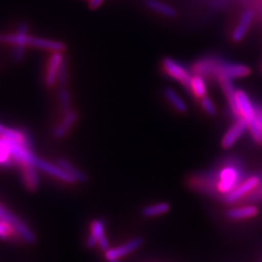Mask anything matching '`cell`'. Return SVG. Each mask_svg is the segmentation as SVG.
I'll use <instances>...</instances> for the list:
<instances>
[{
  "label": "cell",
  "mask_w": 262,
  "mask_h": 262,
  "mask_svg": "<svg viewBox=\"0 0 262 262\" xmlns=\"http://www.w3.org/2000/svg\"><path fill=\"white\" fill-rule=\"evenodd\" d=\"M246 178L242 162L239 159H228L219 168L197 175L191 183L198 189L215 192L223 198L234 190Z\"/></svg>",
  "instance_id": "6da1fadb"
},
{
  "label": "cell",
  "mask_w": 262,
  "mask_h": 262,
  "mask_svg": "<svg viewBox=\"0 0 262 262\" xmlns=\"http://www.w3.org/2000/svg\"><path fill=\"white\" fill-rule=\"evenodd\" d=\"M226 98L236 119H243L248 125L256 120V104L253 103L252 99L244 91L237 90L233 95Z\"/></svg>",
  "instance_id": "7a4b0ae2"
},
{
  "label": "cell",
  "mask_w": 262,
  "mask_h": 262,
  "mask_svg": "<svg viewBox=\"0 0 262 262\" xmlns=\"http://www.w3.org/2000/svg\"><path fill=\"white\" fill-rule=\"evenodd\" d=\"M0 220L11 227L14 232L19 236L21 240L28 244H34L36 242V236L34 232L24 223L20 219L14 215L8 209H6L0 203Z\"/></svg>",
  "instance_id": "3957f363"
},
{
  "label": "cell",
  "mask_w": 262,
  "mask_h": 262,
  "mask_svg": "<svg viewBox=\"0 0 262 262\" xmlns=\"http://www.w3.org/2000/svg\"><path fill=\"white\" fill-rule=\"evenodd\" d=\"M260 183V176L258 175H252L244 180L243 182L232 190L230 193L223 197V201L226 204H233L243 198L250 195L253 190L258 187Z\"/></svg>",
  "instance_id": "277c9868"
},
{
  "label": "cell",
  "mask_w": 262,
  "mask_h": 262,
  "mask_svg": "<svg viewBox=\"0 0 262 262\" xmlns=\"http://www.w3.org/2000/svg\"><path fill=\"white\" fill-rule=\"evenodd\" d=\"M162 69L166 75L183 84L187 89L189 88L192 75L187 68L173 58L166 57L162 61Z\"/></svg>",
  "instance_id": "5b68a950"
},
{
  "label": "cell",
  "mask_w": 262,
  "mask_h": 262,
  "mask_svg": "<svg viewBox=\"0 0 262 262\" xmlns=\"http://www.w3.org/2000/svg\"><path fill=\"white\" fill-rule=\"evenodd\" d=\"M221 59L222 58L216 56L202 57L192 64L191 70L195 75L202 76L204 78L216 79Z\"/></svg>",
  "instance_id": "8992f818"
},
{
  "label": "cell",
  "mask_w": 262,
  "mask_h": 262,
  "mask_svg": "<svg viewBox=\"0 0 262 262\" xmlns=\"http://www.w3.org/2000/svg\"><path fill=\"white\" fill-rule=\"evenodd\" d=\"M250 73H251V69L245 64L225 61L224 59H221L217 75H216V80H219L221 78L235 80V79L247 77V76L250 75Z\"/></svg>",
  "instance_id": "52a82bcc"
},
{
  "label": "cell",
  "mask_w": 262,
  "mask_h": 262,
  "mask_svg": "<svg viewBox=\"0 0 262 262\" xmlns=\"http://www.w3.org/2000/svg\"><path fill=\"white\" fill-rule=\"evenodd\" d=\"M248 129V123L245 120L239 118L236 119V122L230 126V128L225 132L223 139L222 146L225 150L232 148L238 140L243 136L245 131Z\"/></svg>",
  "instance_id": "ba28073f"
},
{
  "label": "cell",
  "mask_w": 262,
  "mask_h": 262,
  "mask_svg": "<svg viewBox=\"0 0 262 262\" xmlns=\"http://www.w3.org/2000/svg\"><path fill=\"white\" fill-rule=\"evenodd\" d=\"M33 165L38 169V170H42L43 172L47 173L49 175L57 178L62 182H66L67 184H74L76 183L75 180L70 176L67 172H66L62 168H60L57 164L55 165L51 162H48L44 159H38L36 157V159L33 162Z\"/></svg>",
  "instance_id": "9c48e42d"
},
{
  "label": "cell",
  "mask_w": 262,
  "mask_h": 262,
  "mask_svg": "<svg viewBox=\"0 0 262 262\" xmlns=\"http://www.w3.org/2000/svg\"><path fill=\"white\" fill-rule=\"evenodd\" d=\"M143 243V240L140 238H134L126 243L122 244L119 247L109 249L107 252H105V256L108 259V261L113 259H119L122 256L136 251L138 248H140Z\"/></svg>",
  "instance_id": "30bf717a"
},
{
  "label": "cell",
  "mask_w": 262,
  "mask_h": 262,
  "mask_svg": "<svg viewBox=\"0 0 262 262\" xmlns=\"http://www.w3.org/2000/svg\"><path fill=\"white\" fill-rule=\"evenodd\" d=\"M63 59L64 58L60 52H55L51 56L48 64L47 71H46V77H45V84L48 88H52L56 84L58 72Z\"/></svg>",
  "instance_id": "8fae6325"
},
{
  "label": "cell",
  "mask_w": 262,
  "mask_h": 262,
  "mask_svg": "<svg viewBox=\"0 0 262 262\" xmlns=\"http://www.w3.org/2000/svg\"><path fill=\"white\" fill-rule=\"evenodd\" d=\"M20 167V175L25 187L28 188L29 191H36L40 186V180L38 175V169L32 164H26L21 165Z\"/></svg>",
  "instance_id": "7c38bea8"
},
{
  "label": "cell",
  "mask_w": 262,
  "mask_h": 262,
  "mask_svg": "<svg viewBox=\"0 0 262 262\" xmlns=\"http://www.w3.org/2000/svg\"><path fill=\"white\" fill-rule=\"evenodd\" d=\"M78 118H79V114L74 110H71L70 112L66 114L62 121L53 131L54 138L57 139V140H60V139L64 138L67 135V133L71 130L73 125L78 121Z\"/></svg>",
  "instance_id": "4fadbf2b"
},
{
  "label": "cell",
  "mask_w": 262,
  "mask_h": 262,
  "mask_svg": "<svg viewBox=\"0 0 262 262\" xmlns=\"http://www.w3.org/2000/svg\"><path fill=\"white\" fill-rule=\"evenodd\" d=\"M253 18H254V12L253 10H246L241 16V19L237 24V27L235 28L232 32V40L234 42H240L246 36L250 26L252 25Z\"/></svg>",
  "instance_id": "5bb4252c"
},
{
  "label": "cell",
  "mask_w": 262,
  "mask_h": 262,
  "mask_svg": "<svg viewBox=\"0 0 262 262\" xmlns=\"http://www.w3.org/2000/svg\"><path fill=\"white\" fill-rule=\"evenodd\" d=\"M0 137L7 138L9 140L15 141L20 144L27 145L28 147L32 148L31 138L25 131L15 128H8L0 123Z\"/></svg>",
  "instance_id": "9a60e30c"
},
{
  "label": "cell",
  "mask_w": 262,
  "mask_h": 262,
  "mask_svg": "<svg viewBox=\"0 0 262 262\" xmlns=\"http://www.w3.org/2000/svg\"><path fill=\"white\" fill-rule=\"evenodd\" d=\"M30 46L38 48L41 50L51 51L53 53L55 52L62 53L63 51H66V45L59 41L50 40L45 38L33 37V36H31L30 39Z\"/></svg>",
  "instance_id": "2e32d148"
},
{
  "label": "cell",
  "mask_w": 262,
  "mask_h": 262,
  "mask_svg": "<svg viewBox=\"0 0 262 262\" xmlns=\"http://www.w3.org/2000/svg\"><path fill=\"white\" fill-rule=\"evenodd\" d=\"M91 234L95 237L99 248L103 251L107 252L110 249V244L105 235V225L103 221L95 220L91 225Z\"/></svg>",
  "instance_id": "e0dca14e"
},
{
  "label": "cell",
  "mask_w": 262,
  "mask_h": 262,
  "mask_svg": "<svg viewBox=\"0 0 262 262\" xmlns=\"http://www.w3.org/2000/svg\"><path fill=\"white\" fill-rule=\"evenodd\" d=\"M258 210L255 206L248 205V206L237 207L230 209L226 212V216L229 220L239 221V220H246V219H252L257 215Z\"/></svg>",
  "instance_id": "ac0fdd59"
},
{
  "label": "cell",
  "mask_w": 262,
  "mask_h": 262,
  "mask_svg": "<svg viewBox=\"0 0 262 262\" xmlns=\"http://www.w3.org/2000/svg\"><path fill=\"white\" fill-rule=\"evenodd\" d=\"M145 5L147 8L157 12L162 16L169 17V18H173L176 16V10L173 7H171L168 4L163 3L159 0H145Z\"/></svg>",
  "instance_id": "d6986e66"
},
{
  "label": "cell",
  "mask_w": 262,
  "mask_h": 262,
  "mask_svg": "<svg viewBox=\"0 0 262 262\" xmlns=\"http://www.w3.org/2000/svg\"><path fill=\"white\" fill-rule=\"evenodd\" d=\"M56 164L60 168L63 169L70 176H72L76 182L82 183V184H84V183L88 182V177H86V175L84 174V172L76 168L75 166L73 164H71L68 160L64 159H57Z\"/></svg>",
  "instance_id": "ffe728a7"
},
{
  "label": "cell",
  "mask_w": 262,
  "mask_h": 262,
  "mask_svg": "<svg viewBox=\"0 0 262 262\" xmlns=\"http://www.w3.org/2000/svg\"><path fill=\"white\" fill-rule=\"evenodd\" d=\"M188 90L196 98H202L206 96L207 84L205 78L200 75H192Z\"/></svg>",
  "instance_id": "44dd1931"
},
{
  "label": "cell",
  "mask_w": 262,
  "mask_h": 262,
  "mask_svg": "<svg viewBox=\"0 0 262 262\" xmlns=\"http://www.w3.org/2000/svg\"><path fill=\"white\" fill-rule=\"evenodd\" d=\"M164 95L165 98L168 100L169 103L171 104L178 112L186 113L187 110V105L186 101L179 95L176 91H174L171 88H167L164 90Z\"/></svg>",
  "instance_id": "7402d4cb"
},
{
  "label": "cell",
  "mask_w": 262,
  "mask_h": 262,
  "mask_svg": "<svg viewBox=\"0 0 262 262\" xmlns=\"http://www.w3.org/2000/svg\"><path fill=\"white\" fill-rule=\"evenodd\" d=\"M169 210H170L169 203L160 202L158 204L145 207L142 210V215L146 217H154V216H158V215H164V214L168 213Z\"/></svg>",
  "instance_id": "603a6c76"
},
{
  "label": "cell",
  "mask_w": 262,
  "mask_h": 262,
  "mask_svg": "<svg viewBox=\"0 0 262 262\" xmlns=\"http://www.w3.org/2000/svg\"><path fill=\"white\" fill-rule=\"evenodd\" d=\"M14 164L15 162L11 158L7 139L4 137H0V166L10 167Z\"/></svg>",
  "instance_id": "cb8c5ba5"
},
{
  "label": "cell",
  "mask_w": 262,
  "mask_h": 262,
  "mask_svg": "<svg viewBox=\"0 0 262 262\" xmlns=\"http://www.w3.org/2000/svg\"><path fill=\"white\" fill-rule=\"evenodd\" d=\"M58 100L61 108V111L64 115L71 111V96L69 91L66 86H61L58 91Z\"/></svg>",
  "instance_id": "d4e9b609"
},
{
  "label": "cell",
  "mask_w": 262,
  "mask_h": 262,
  "mask_svg": "<svg viewBox=\"0 0 262 262\" xmlns=\"http://www.w3.org/2000/svg\"><path fill=\"white\" fill-rule=\"evenodd\" d=\"M200 105H201L202 109L204 110V112L210 116H214L216 113L215 104L212 101V99L209 98L208 96H204V97L200 98Z\"/></svg>",
  "instance_id": "484cf974"
},
{
  "label": "cell",
  "mask_w": 262,
  "mask_h": 262,
  "mask_svg": "<svg viewBox=\"0 0 262 262\" xmlns=\"http://www.w3.org/2000/svg\"><path fill=\"white\" fill-rule=\"evenodd\" d=\"M68 82V67H67V62L66 58L62 61V64L60 66L58 76H57V83L60 86H66Z\"/></svg>",
  "instance_id": "4316f807"
},
{
  "label": "cell",
  "mask_w": 262,
  "mask_h": 262,
  "mask_svg": "<svg viewBox=\"0 0 262 262\" xmlns=\"http://www.w3.org/2000/svg\"><path fill=\"white\" fill-rule=\"evenodd\" d=\"M13 236L19 237L18 235L14 232V230L11 227H9L8 225L0 220V239L1 240H8Z\"/></svg>",
  "instance_id": "83f0119b"
},
{
  "label": "cell",
  "mask_w": 262,
  "mask_h": 262,
  "mask_svg": "<svg viewBox=\"0 0 262 262\" xmlns=\"http://www.w3.org/2000/svg\"><path fill=\"white\" fill-rule=\"evenodd\" d=\"M249 201H260L262 200V176H260V183L258 185V187H256L253 192L248 197Z\"/></svg>",
  "instance_id": "f1b7e54d"
},
{
  "label": "cell",
  "mask_w": 262,
  "mask_h": 262,
  "mask_svg": "<svg viewBox=\"0 0 262 262\" xmlns=\"http://www.w3.org/2000/svg\"><path fill=\"white\" fill-rule=\"evenodd\" d=\"M25 48L26 47L15 46V49H14V51H13V58H14V60H15L17 63L21 62V61L24 60V58H25V56H26V50H25Z\"/></svg>",
  "instance_id": "f546056e"
},
{
  "label": "cell",
  "mask_w": 262,
  "mask_h": 262,
  "mask_svg": "<svg viewBox=\"0 0 262 262\" xmlns=\"http://www.w3.org/2000/svg\"><path fill=\"white\" fill-rule=\"evenodd\" d=\"M256 122L260 125L262 129V105L256 104Z\"/></svg>",
  "instance_id": "4dcf8cb0"
},
{
  "label": "cell",
  "mask_w": 262,
  "mask_h": 262,
  "mask_svg": "<svg viewBox=\"0 0 262 262\" xmlns=\"http://www.w3.org/2000/svg\"><path fill=\"white\" fill-rule=\"evenodd\" d=\"M96 245H98V243H97V240L95 239V237L92 234L90 235L86 239V247L90 249H93Z\"/></svg>",
  "instance_id": "1f68e13d"
},
{
  "label": "cell",
  "mask_w": 262,
  "mask_h": 262,
  "mask_svg": "<svg viewBox=\"0 0 262 262\" xmlns=\"http://www.w3.org/2000/svg\"><path fill=\"white\" fill-rule=\"evenodd\" d=\"M104 0H90V8L92 10L97 9L102 3H103Z\"/></svg>",
  "instance_id": "d6a6232c"
},
{
  "label": "cell",
  "mask_w": 262,
  "mask_h": 262,
  "mask_svg": "<svg viewBox=\"0 0 262 262\" xmlns=\"http://www.w3.org/2000/svg\"><path fill=\"white\" fill-rule=\"evenodd\" d=\"M2 42H4V36L0 34V43H2Z\"/></svg>",
  "instance_id": "836d02e7"
},
{
  "label": "cell",
  "mask_w": 262,
  "mask_h": 262,
  "mask_svg": "<svg viewBox=\"0 0 262 262\" xmlns=\"http://www.w3.org/2000/svg\"><path fill=\"white\" fill-rule=\"evenodd\" d=\"M109 262H120L119 261V259H113V260H110Z\"/></svg>",
  "instance_id": "e575fe53"
}]
</instances>
